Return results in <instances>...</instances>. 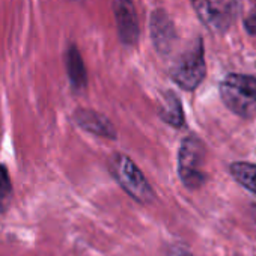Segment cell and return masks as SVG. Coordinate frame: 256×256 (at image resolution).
<instances>
[{
    "instance_id": "8992f818",
    "label": "cell",
    "mask_w": 256,
    "mask_h": 256,
    "mask_svg": "<svg viewBox=\"0 0 256 256\" xmlns=\"http://www.w3.org/2000/svg\"><path fill=\"white\" fill-rule=\"evenodd\" d=\"M119 6H118V23L120 34L125 41H133L136 40L138 35V28H136V16L132 8L130 0H119Z\"/></svg>"
},
{
    "instance_id": "52a82bcc",
    "label": "cell",
    "mask_w": 256,
    "mask_h": 256,
    "mask_svg": "<svg viewBox=\"0 0 256 256\" xmlns=\"http://www.w3.org/2000/svg\"><path fill=\"white\" fill-rule=\"evenodd\" d=\"M230 172L241 186H244L247 190L256 194V166L254 164L236 163L230 168Z\"/></svg>"
},
{
    "instance_id": "9c48e42d",
    "label": "cell",
    "mask_w": 256,
    "mask_h": 256,
    "mask_svg": "<svg viewBox=\"0 0 256 256\" xmlns=\"http://www.w3.org/2000/svg\"><path fill=\"white\" fill-rule=\"evenodd\" d=\"M68 66H70V76L71 80L76 86H82L84 84V70H83V64L82 59L78 58L77 52L72 48L68 58Z\"/></svg>"
},
{
    "instance_id": "8fae6325",
    "label": "cell",
    "mask_w": 256,
    "mask_h": 256,
    "mask_svg": "<svg viewBox=\"0 0 256 256\" xmlns=\"http://www.w3.org/2000/svg\"><path fill=\"white\" fill-rule=\"evenodd\" d=\"M11 190V186H10V178H8V174L6 170L0 166V200L5 199L8 196Z\"/></svg>"
},
{
    "instance_id": "ba28073f",
    "label": "cell",
    "mask_w": 256,
    "mask_h": 256,
    "mask_svg": "<svg viewBox=\"0 0 256 256\" xmlns=\"http://www.w3.org/2000/svg\"><path fill=\"white\" fill-rule=\"evenodd\" d=\"M80 124L88 128L90 132H95V133H100V134H107L112 133V128L108 125L107 120H104L102 118L96 116V114H92V113H82L80 114Z\"/></svg>"
},
{
    "instance_id": "5b68a950",
    "label": "cell",
    "mask_w": 256,
    "mask_h": 256,
    "mask_svg": "<svg viewBox=\"0 0 256 256\" xmlns=\"http://www.w3.org/2000/svg\"><path fill=\"white\" fill-rule=\"evenodd\" d=\"M202 158V145L194 139H187L180 152V174L184 182L190 187L199 186L204 180V174L200 170Z\"/></svg>"
},
{
    "instance_id": "3957f363",
    "label": "cell",
    "mask_w": 256,
    "mask_h": 256,
    "mask_svg": "<svg viewBox=\"0 0 256 256\" xmlns=\"http://www.w3.org/2000/svg\"><path fill=\"white\" fill-rule=\"evenodd\" d=\"M112 168L119 182L132 196H134L140 202H148L151 199L152 192L146 180L144 178L140 170L125 156H114L112 162Z\"/></svg>"
},
{
    "instance_id": "277c9868",
    "label": "cell",
    "mask_w": 256,
    "mask_h": 256,
    "mask_svg": "<svg viewBox=\"0 0 256 256\" xmlns=\"http://www.w3.org/2000/svg\"><path fill=\"white\" fill-rule=\"evenodd\" d=\"M175 82L184 89H194L205 76V62L202 48H193L175 64L172 70Z\"/></svg>"
},
{
    "instance_id": "30bf717a",
    "label": "cell",
    "mask_w": 256,
    "mask_h": 256,
    "mask_svg": "<svg viewBox=\"0 0 256 256\" xmlns=\"http://www.w3.org/2000/svg\"><path fill=\"white\" fill-rule=\"evenodd\" d=\"M163 118L169 122V124H174V125H180L181 120H182V112H181V106L178 102V100L170 95L169 100H168V106L166 108L163 110Z\"/></svg>"
},
{
    "instance_id": "7a4b0ae2",
    "label": "cell",
    "mask_w": 256,
    "mask_h": 256,
    "mask_svg": "<svg viewBox=\"0 0 256 256\" xmlns=\"http://www.w3.org/2000/svg\"><path fill=\"white\" fill-rule=\"evenodd\" d=\"M193 5L204 24L216 32H224L238 11L236 0H193Z\"/></svg>"
},
{
    "instance_id": "7c38bea8",
    "label": "cell",
    "mask_w": 256,
    "mask_h": 256,
    "mask_svg": "<svg viewBox=\"0 0 256 256\" xmlns=\"http://www.w3.org/2000/svg\"><path fill=\"white\" fill-rule=\"evenodd\" d=\"M254 218H256V208H254Z\"/></svg>"
},
{
    "instance_id": "6da1fadb",
    "label": "cell",
    "mask_w": 256,
    "mask_h": 256,
    "mask_svg": "<svg viewBox=\"0 0 256 256\" xmlns=\"http://www.w3.org/2000/svg\"><path fill=\"white\" fill-rule=\"evenodd\" d=\"M222 98L224 104L242 118L256 114V78L250 76L230 74L222 83Z\"/></svg>"
}]
</instances>
